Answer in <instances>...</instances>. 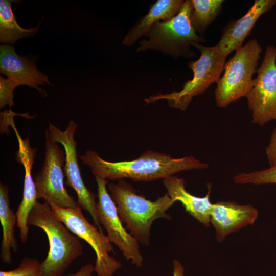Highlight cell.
Masks as SVG:
<instances>
[{
    "mask_svg": "<svg viewBox=\"0 0 276 276\" xmlns=\"http://www.w3.org/2000/svg\"><path fill=\"white\" fill-rule=\"evenodd\" d=\"M80 159L90 167L95 177L111 180L129 178L134 181H151L164 179L182 171L209 167L192 155L173 158L152 150L144 152L132 160L111 162L103 159L95 151L87 150Z\"/></svg>",
    "mask_w": 276,
    "mask_h": 276,
    "instance_id": "1",
    "label": "cell"
},
{
    "mask_svg": "<svg viewBox=\"0 0 276 276\" xmlns=\"http://www.w3.org/2000/svg\"><path fill=\"white\" fill-rule=\"evenodd\" d=\"M108 190L130 233L139 243L149 245L153 222L160 218L170 219L167 211L175 202L167 193L155 201L147 199L137 194L134 187L124 179L110 183Z\"/></svg>",
    "mask_w": 276,
    "mask_h": 276,
    "instance_id": "2",
    "label": "cell"
},
{
    "mask_svg": "<svg viewBox=\"0 0 276 276\" xmlns=\"http://www.w3.org/2000/svg\"><path fill=\"white\" fill-rule=\"evenodd\" d=\"M28 223L42 229L49 249L41 262L42 276H63L72 262L83 251L80 238L72 233L53 213L51 205L38 201L31 211Z\"/></svg>",
    "mask_w": 276,
    "mask_h": 276,
    "instance_id": "3",
    "label": "cell"
},
{
    "mask_svg": "<svg viewBox=\"0 0 276 276\" xmlns=\"http://www.w3.org/2000/svg\"><path fill=\"white\" fill-rule=\"evenodd\" d=\"M192 6L186 0L179 13L167 21L153 24L141 39L137 52L154 50L175 59L193 58L196 55L190 49L193 43L203 42L205 38L197 35L191 23Z\"/></svg>",
    "mask_w": 276,
    "mask_h": 276,
    "instance_id": "4",
    "label": "cell"
},
{
    "mask_svg": "<svg viewBox=\"0 0 276 276\" xmlns=\"http://www.w3.org/2000/svg\"><path fill=\"white\" fill-rule=\"evenodd\" d=\"M192 46L201 53L198 60L191 61L188 64L193 71V78L186 81L179 91L157 93L150 96L144 99L147 104L166 100L170 107L183 111L188 108L194 97L205 92L212 83L218 82L224 69L226 57L217 44L206 47L199 43H193Z\"/></svg>",
    "mask_w": 276,
    "mask_h": 276,
    "instance_id": "5",
    "label": "cell"
},
{
    "mask_svg": "<svg viewBox=\"0 0 276 276\" xmlns=\"http://www.w3.org/2000/svg\"><path fill=\"white\" fill-rule=\"evenodd\" d=\"M262 49L252 39L236 50L224 66V73L217 83L215 91L216 105L225 107L242 97H246L254 84L252 76L257 73Z\"/></svg>",
    "mask_w": 276,
    "mask_h": 276,
    "instance_id": "6",
    "label": "cell"
},
{
    "mask_svg": "<svg viewBox=\"0 0 276 276\" xmlns=\"http://www.w3.org/2000/svg\"><path fill=\"white\" fill-rule=\"evenodd\" d=\"M50 205L55 216L94 249L96 254L94 271L98 276H113L121 268V263L110 255L114 249L107 236L86 219L79 205L75 208Z\"/></svg>",
    "mask_w": 276,
    "mask_h": 276,
    "instance_id": "7",
    "label": "cell"
},
{
    "mask_svg": "<svg viewBox=\"0 0 276 276\" xmlns=\"http://www.w3.org/2000/svg\"><path fill=\"white\" fill-rule=\"evenodd\" d=\"M45 152L43 165L34 179L37 199L50 205L63 208H75L78 202L67 192L64 183V150L51 140L49 130L45 132Z\"/></svg>",
    "mask_w": 276,
    "mask_h": 276,
    "instance_id": "8",
    "label": "cell"
},
{
    "mask_svg": "<svg viewBox=\"0 0 276 276\" xmlns=\"http://www.w3.org/2000/svg\"><path fill=\"white\" fill-rule=\"evenodd\" d=\"M97 185V209L99 224L107 232L109 241L117 246L124 257L137 267L143 265V257L138 240L123 226L115 203L106 187L107 180L95 177Z\"/></svg>",
    "mask_w": 276,
    "mask_h": 276,
    "instance_id": "9",
    "label": "cell"
},
{
    "mask_svg": "<svg viewBox=\"0 0 276 276\" xmlns=\"http://www.w3.org/2000/svg\"><path fill=\"white\" fill-rule=\"evenodd\" d=\"M254 84L246 97L252 122L263 126L276 120V47H266Z\"/></svg>",
    "mask_w": 276,
    "mask_h": 276,
    "instance_id": "10",
    "label": "cell"
},
{
    "mask_svg": "<svg viewBox=\"0 0 276 276\" xmlns=\"http://www.w3.org/2000/svg\"><path fill=\"white\" fill-rule=\"evenodd\" d=\"M77 128V125L72 120L64 131H61L51 123H49L48 130L51 140L60 143L64 149L65 184L75 190L79 205L89 213L95 225L103 232L98 218L96 196L86 187L81 176L77 158V143L74 139Z\"/></svg>",
    "mask_w": 276,
    "mask_h": 276,
    "instance_id": "11",
    "label": "cell"
},
{
    "mask_svg": "<svg viewBox=\"0 0 276 276\" xmlns=\"http://www.w3.org/2000/svg\"><path fill=\"white\" fill-rule=\"evenodd\" d=\"M10 125L15 132L18 143V150L16 152V160L18 163L22 164L25 169L22 199L16 213V226L20 231V241L25 243L28 239L29 216L37 201L36 186L32 176V169L37 149L31 147L28 137L22 139L21 137L14 122H12Z\"/></svg>",
    "mask_w": 276,
    "mask_h": 276,
    "instance_id": "12",
    "label": "cell"
},
{
    "mask_svg": "<svg viewBox=\"0 0 276 276\" xmlns=\"http://www.w3.org/2000/svg\"><path fill=\"white\" fill-rule=\"evenodd\" d=\"M0 72L17 86L27 85L36 89L42 96H47L45 92L39 88L38 85L47 83L51 85L48 76L39 71L32 60L17 55L13 46L1 45Z\"/></svg>",
    "mask_w": 276,
    "mask_h": 276,
    "instance_id": "13",
    "label": "cell"
},
{
    "mask_svg": "<svg viewBox=\"0 0 276 276\" xmlns=\"http://www.w3.org/2000/svg\"><path fill=\"white\" fill-rule=\"evenodd\" d=\"M258 216V210L251 205L219 202L212 203L210 223L215 229L217 241L221 242L228 235L252 225Z\"/></svg>",
    "mask_w": 276,
    "mask_h": 276,
    "instance_id": "14",
    "label": "cell"
},
{
    "mask_svg": "<svg viewBox=\"0 0 276 276\" xmlns=\"http://www.w3.org/2000/svg\"><path fill=\"white\" fill-rule=\"evenodd\" d=\"M275 5L276 0H256L243 17L229 24L217 44L225 57L242 46L259 18Z\"/></svg>",
    "mask_w": 276,
    "mask_h": 276,
    "instance_id": "15",
    "label": "cell"
},
{
    "mask_svg": "<svg viewBox=\"0 0 276 276\" xmlns=\"http://www.w3.org/2000/svg\"><path fill=\"white\" fill-rule=\"evenodd\" d=\"M167 193L175 202L179 201L185 210L204 226L210 223V211L212 203L210 200V190L204 197L191 194L186 189V181L174 175L163 179Z\"/></svg>",
    "mask_w": 276,
    "mask_h": 276,
    "instance_id": "16",
    "label": "cell"
},
{
    "mask_svg": "<svg viewBox=\"0 0 276 276\" xmlns=\"http://www.w3.org/2000/svg\"><path fill=\"white\" fill-rule=\"evenodd\" d=\"M185 1L157 0L152 4L148 13L143 16L125 36L122 43L131 46L144 36L151 26L160 20H169L179 12Z\"/></svg>",
    "mask_w": 276,
    "mask_h": 276,
    "instance_id": "17",
    "label": "cell"
},
{
    "mask_svg": "<svg viewBox=\"0 0 276 276\" xmlns=\"http://www.w3.org/2000/svg\"><path fill=\"white\" fill-rule=\"evenodd\" d=\"M0 221L2 226L0 257L4 263H10L12 251L15 252L17 249L15 236L17 217L10 207L9 188L2 182L0 183Z\"/></svg>",
    "mask_w": 276,
    "mask_h": 276,
    "instance_id": "18",
    "label": "cell"
},
{
    "mask_svg": "<svg viewBox=\"0 0 276 276\" xmlns=\"http://www.w3.org/2000/svg\"><path fill=\"white\" fill-rule=\"evenodd\" d=\"M11 0L0 1V41L13 44L18 39L35 35L39 26L30 29L21 27L16 20L11 8Z\"/></svg>",
    "mask_w": 276,
    "mask_h": 276,
    "instance_id": "19",
    "label": "cell"
},
{
    "mask_svg": "<svg viewBox=\"0 0 276 276\" xmlns=\"http://www.w3.org/2000/svg\"><path fill=\"white\" fill-rule=\"evenodd\" d=\"M191 23L196 32L202 34L219 14L223 0H191Z\"/></svg>",
    "mask_w": 276,
    "mask_h": 276,
    "instance_id": "20",
    "label": "cell"
},
{
    "mask_svg": "<svg viewBox=\"0 0 276 276\" xmlns=\"http://www.w3.org/2000/svg\"><path fill=\"white\" fill-rule=\"evenodd\" d=\"M233 179L236 183L241 185L276 184V166L249 173H239L234 177Z\"/></svg>",
    "mask_w": 276,
    "mask_h": 276,
    "instance_id": "21",
    "label": "cell"
},
{
    "mask_svg": "<svg viewBox=\"0 0 276 276\" xmlns=\"http://www.w3.org/2000/svg\"><path fill=\"white\" fill-rule=\"evenodd\" d=\"M0 276H42L41 263L36 259L25 257L16 268L2 270Z\"/></svg>",
    "mask_w": 276,
    "mask_h": 276,
    "instance_id": "22",
    "label": "cell"
},
{
    "mask_svg": "<svg viewBox=\"0 0 276 276\" xmlns=\"http://www.w3.org/2000/svg\"><path fill=\"white\" fill-rule=\"evenodd\" d=\"M17 85L9 78H5L0 77V108H2L6 105L11 108L13 106V92Z\"/></svg>",
    "mask_w": 276,
    "mask_h": 276,
    "instance_id": "23",
    "label": "cell"
},
{
    "mask_svg": "<svg viewBox=\"0 0 276 276\" xmlns=\"http://www.w3.org/2000/svg\"><path fill=\"white\" fill-rule=\"evenodd\" d=\"M266 153L270 167L276 166V127L271 133Z\"/></svg>",
    "mask_w": 276,
    "mask_h": 276,
    "instance_id": "24",
    "label": "cell"
},
{
    "mask_svg": "<svg viewBox=\"0 0 276 276\" xmlns=\"http://www.w3.org/2000/svg\"><path fill=\"white\" fill-rule=\"evenodd\" d=\"M94 272V266L89 263L83 265L76 272L65 276H93Z\"/></svg>",
    "mask_w": 276,
    "mask_h": 276,
    "instance_id": "25",
    "label": "cell"
},
{
    "mask_svg": "<svg viewBox=\"0 0 276 276\" xmlns=\"http://www.w3.org/2000/svg\"><path fill=\"white\" fill-rule=\"evenodd\" d=\"M173 276H185L184 267L178 260H173Z\"/></svg>",
    "mask_w": 276,
    "mask_h": 276,
    "instance_id": "26",
    "label": "cell"
}]
</instances>
